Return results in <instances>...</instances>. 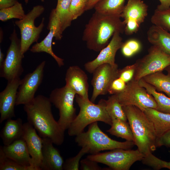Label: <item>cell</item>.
<instances>
[{"mask_svg": "<svg viewBox=\"0 0 170 170\" xmlns=\"http://www.w3.org/2000/svg\"><path fill=\"white\" fill-rule=\"evenodd\" d=\"M49 98L42 95L35 97L30 102L24 105L28 122L32 125L42 138L50 139L58 145L64 140L65 131L54 117L52 105Z\"/></svg>", "mask_w": 170, "mask_h": 170, "instance_id": "6da1fadb", "label": "cell"}, {"mask_svg": "<svg viewBox=\"0 0 170 170\" xmlns=\"http://www.w3.org/2000/svg\"><path fill=\"white\" fill-rule=\"evenodd\" d=\"M125 25L120 15H108L95 11L85 26L82 39L88 49L100 52L108 45L115 33L124 32Z\"/></svg>", "mask_w": 170, "mask_h": 170, "instance_id": "7a4b0ae2", "label": "cell"}, {"mask_svg": "<svg viewBox=\"0 0 170 170\" xmlns=\"http://www.w3.org/2000/svg\"><path fill=\"white\" fill-rule=\"evenodd\" d=\"M133 136L135 145L146 155L156 150L157 136L154 125L143 111L134 106H122Z\"/></svg>", "mask_w": 170, "mask_h": 170, "instance_id": "3957f363", "label": "cell"}, {"mask_svg": "<svg viewBox=\"0 0 170 170\" xmlns=\"http://www.w3.org/2000/svg\"><path fill=\"white\" fill-rule=\"evenodd\" d=\"M75 100L80 110L71 124L68 133L71 136H76L84 131L88 125L96 122L101 121L111 125L112 119L106 110L105 100H100L97 104L76 94Z\"/></svg>", "mask_w": 170, "mask_h": 170, "instance_id": "277c9868", "label": "cell"}, {"mask_svg": "<svg viewBox=\"0 0 170 170\" xmlns=\"http://www.w3.org/2000/svg\"><path fill=\"white\" fill-rule=\"evenodd\" d=\"M75 141L78 145L86 149L88 153L91 155L117 148L130 149L135 145L133 141L119 142L110 138L101 130L97 122L89 125L86 132L76 135Z\"/></svg>", "mask_w": 170, "mask_h": 170, "instance_id": "5b68a950", "label": "cell"}, {"mask_svg": "<svg viewBox=\"0 0 170 170\" xmlns=\"http://www.w3.org/2000/svg\"><path fill=\"white\" fill-rule=\"evenodd\" d=\"M145 155L136 150L117 148L104 153L90 155L87 157L108 166L114 170H129L135 162L141 161Z\"/></svg>", "mask_w": 170, "mask_h": 170, "instance_id": "8992f818", "label": "cell"}, {"mask_svg": "<svg viewBox=\"0 0 170 170\" xmlns=\"http://www.w3.org/2000/svg\"><path fill=\"white\" fill-rule=\"evenodd\" d=\"M76 94L72 89L65 85L54 89L49 95L50 102L59 111L58 122L65 131L68 129L77 116L76 109L73 104Z\"/></svg>", "mask_w": 170, "mask_h": 170, "instance_id": "52a82bcc", "label": "cell"}, {"mask_svg": "<svg viewBox=\"0 0 170 170\" xmlns=\"http://www.w3.org/2000/svg\"><path fill=\"white\" fill-rule=\"evenodd\" d=\"M44 7L41 5L34 6L22 19L16 20L15 23L19 28L21 35V51L22 55L29 49L31 45L37 42L44 26L45 18L43 17L39 25L37 27L34 24L35 19L44 11Z\"/></svg>", "mask_w": 170, "mask_h": 170, "instance_id": "ba28073f", "label": "cell"}, {"mask_svg": "<svg viewBox=\"0 0 170 170\" xmlns=\"http://www.w3.org/2000/svg\"><path fill=\"white\" fill-rule=\"evenodd\" d=\"M136 68L133 79L139 81L145 76L162 71L170 65V55L158 47L152 45L148 53L135 63Z\"/></svg>", "mask_w": 170, "mask_h": 170, "instance_id": "9c48e42d", "label": "cell"}, {"mask_svg": "<svg viewBox=\"0 0 170 170\" xmlns=\"http://www.w3.org/2000/svg\"><path fill=\"white\" fill-rule=\"evenodd\" d=\"M122 106H134L143 111L148 108L157 109V104L153 96L133 79L127 83L125 89L116 94Z\"/></svg>", "mask_w": 170, "mask_h": 170, "instance_id": "30bf717a", "label": "cell"}, {"mask_svg": "<svg viewBox=\"0 0 170 170\" xmlns=\"http://www.w3.org/2000/svg\"><path fill=\"white\" fill-rule=\"evenodd\" d=\"M9 39L10 45L6 57L0 66V76L8 81L20 77L24 71L22 60L24 56L21 53L20 39L18 38L14 28Z\"/></svg>", "mask_w": 170, "mask_h": 170, "instance_id": "8fae6325", "label": "cell"}, {"mask_svg": "<svg viewBox=\"0 0 170 170\" xmlns=\"http://www.w3.org/2000/svg\"><path fill=\"white\" fill-rule=\"evenodd\" d=\"M46 61L41 63L32 72L21 79L17 94L16 105H25L31 101L42 83Z\"/></svg>", "mask_w": 170, "mask_h": 170, "instance_id": "7c38bea8", "label": "cell"}, {"mask_svg": "<svg viewBox=\"0 0 170 170\" xmlns=\"http://www.w3.org/2000/svg\"><path fill=\"white\" fill-rule=\"evenodd\" d=\"M118 66L104 64L98 67L93 73L91 81L93 91L90 100L94 102L99 95L108 93L113 81L118 77Z\"/></svg>", "mask_w": 170, "mask_h": 170, "instance_id": "4fadbf2b", "label": "cell"}, {"mask_svg": "<svg viewBox=\"0 0 170 170\" xmlns=\"http://www.w3.org/2000/svg\"><path fill=\"white\" fill-rule=\"evenodd\" d=\"M120 34L118 32L115 33L108 45L100 51L98 56L85 64L84 68L87 71L93 73L98 67L104 64H108L113 66L118 65L115 63L116 54L124 43Z\"/></svg>", "mask_w": 170, "mask_h": 170, "instance_id": "5bb4252c", "label": "cell"}, {"mask_svg": "<svg viewBox=\"0 0 170 170\" xmlns=\"http://www.w3.org/2000/svg\"><path fill=\"white\" fill-rule=\"evenodd\" d=\"M47 29L49 30L47 35L41 42L34 45L30 49V51L34 53L44 52L48 54L54 59L59 66L61 67L64 65V60L57 56L52 49L53 38L55 37L57 40H60L55 8L52 9L50 13Z\"/></svg>", "mask_w": 170, "mask_h": 170, "instance_id": "9a60e30c", "label": "cell"}, {"mask_svg": "<svg viewBox=\"0 0 170 170\" xmlns=\"http://www.w3.org/2000/svg\"><path fill=\"white\" fill-rule=\"evenodd\" d=\"M21 79L18 77L8 81L5 88L0 93V123L15 117L14 107Z\"/></svg>", "mask_w": 170, "mask_h": 170, "instance_id": "2e32d148", "label": "cell"}, {"mask_svg": "<svg viewBox=\"0 0 170 170\" xmlns=\"http://www.w3.org/2000/svg\"><path fill=\"white\" fill-rule=\"evenodd\" d=\"M36 130L28 122L23 123L22 138L25 140L32 158L34 170H41L42 160V138L37 133Z\"/></svg>", "mask_w": 170, "mask_h": 170, "instance_id": "e0dca14e", "label": "cell"}, {"mask_svg": "<svg viewBox=\"0 0 170 170\" xmlns=\"http://www.w3.org/2000/svg\"><path fill=\"white\" fill-rule=\"evenodd\" d=\"M65 85L84 99H89L88 77L85 72L77 65L70 66L65 76Z\"/></svg>", "mask_w": 170, "mask_h": 170, "instance_id": "ac0fdd59", "label": "cell"}, {"mask_svg": "<svg viewBox=\"0 0 170 170\" xmlns=\"http://www.w3.org/2000/svg\"><path fill=\"white\" fill-rule=\"evenodd\" d=\"M1 147L7 157L20 165L29 167L30 170H34L32 158L22 137L8 145Z\"/></svg>", "mask_w": 170, "mask_h": 170, "instance_id": "d6986e66", "label": "cell"}, {"mask_svg": "<svg viewBox=\"0 0 170 170\" xmlns=\"http://www.w3.org/2000/svg\"><path fill=\"white\" fill-rule=\"evenodd\" d=\"M42 160L41 170H62L64 161L59 150L53 145L52 140L42 138Z\"/></svg>", "mask_w": 170, "mask_h": 170, "instance_id": "ffe728a7", "label": "cell"}, {"mask_svg": "<svg viewBox=\"0 0 170 170\" xmlns=\"http://www.w3.org/2000/svg\"><path fill=\"white\" fill-rule=\"evenodd\" d=\"M148 5L142 0H128L120 15L125 23L131 21L140 26L148 15Z\"/></svg>", "mask_w": 170, "mask_h": 170, "instance_id": "44dd1931", "label": "cell"}, {"mask_svg": "<svg viewBox=\"0 0 170 170\" xmlns=\"http://www.w3.org/2000/svg\"><path fill=\"white\" fill-rule=\"evenodd\" d=\"M23 132V123L21 119L7 120L0 134L4 145H8L22 138Z\"/></svg>", "mask_w": 170, "mask_h": 170, "instance_id": "7402d4cb", "label": "cell"}, {"mask_svg": "<svg viewBox=\"0 0 170 170\" xmlns=\"http://www.w3.org/2000/svg\"><path fill=\"white\" fill-rule=\"evenodd\" d=\"M147 38L152 45L170 55V33L168 31L153 25L147 32Z\"/></svg>", "mask_w": 170, "mask_h": 170, "instance_id": "603a6c76", "label": "cell"}, {"mask_svg": "<svg viewBox=\"0 0 170 170\" xmlns=\"http://www.w3.org/2000/svg\"><path fill=\"white\" fill-rule=\"evenodd\" d=\"M143 111L152 122L157 138L170 129V114L151 108H146Z\"/></svg>", "mask_w": 170, "mask_h": 170, "instance_id": "cb8c5ba5", "label": "cell"}, {"mask_svg": "<svg viewBox=\"0 0 170 170\" xmlns=\"http://www.w3.org/2000/svg\"><path fill=\"white\" fill-rule=\"evenodd\" d=\"M143 79L158 92L165 93L170 98V75L158 71L146 75Z\"/></svg>", "mask_w": 170, "mask_h": 170, "instance_id": "d4e9b609", "label": "cell"}, {"mask_svg": "<svg viewBox=\"0 0 170 170\" xmlns=\"http://www.w3.org/2000/svg\"><path fill=\"white\" fill-rule=\"evenodd\" d=\"M138 81L140 85L153 97L157 104L156 110L163 113L170 114V98L157 91L152 86L143 79Z\"/></svg>", "mask_w": 170, "mask_h": 170, "instance_id": "484cf974", "label": "cell"}, {"mask_svg": "<svg viewBox=\"0 0 170 170\" xmlns=\"http://www.w3.org/2000/svg\"><path fill=\"white\" fill-rule=\"evenodd\" d=\"M71 0H62L59 6L55 8L58 22L59 34L62 37L64 30L70 26L72 20L69 11Z\"/></svg>", "mask_w": 170, "mask_h": 170, "instance_id": "4316f807", "label": "cell"}, {"mask_svg": "<svg viewBox=\"0 0 170 170\" xmlns=\"http://www.w3.org/2000/svg\"><path fill=\"white\" fill-rule=\"evenodd\" d=\"M125 0H102L94 7L96 11L108 15H120Z\"/></svg>", "mask_w": 170, "mask_h": 170, "instance_id": "83f0119b", "label": "cell"}, {"mask_svg": "<svg viewBox=\"0 0 170 170\" xmlns=\"http://www.w3.org/2000/svg\"><path fill=\"white\" fill-rule=\"evenodd\" d=\"M110 126V128L107 130L110 134L124 139L126 141L133 142V136L128 122L113 119Z\"/></svg>", "mask_w": 170, "mask_h": 170, "instance_id": "f1b7e54d", "label": "cell"}, {"mask_svg": "<svg viewBox=\"0 0 170 170\" xmlns=\"http://www.w3.org/2000/svg\"><path fill=\"white\" fill-rule=\"evenodd\" d=\"M106 110L111 119H117L127 122V118L122 106L116 94H112L105 100Z\"/></svg>", "mask_w": 170, "mask_h": 170, "instance_id": "f546056e", "label": "cell"}, {"mask_svg": "<svg viewBox=\"0 0 170 170\" xmlns=\"http://www.w3.org/2000/svg\"><path fill=\"white\" fill-rule=\"evenodd\" d=\"M153 25L170 32V7L163 10L156 9L151 18Z\"/></svg>", "mask_w": 170, "mask_h": 170, "instance_id": "4dcf8cb0", "label": "cell"}, {"mask_svg": "<svg viewBox=\"0 0 170 170\" xmlns=\"http://www.w3.org/2000/svg\"><path fill=\"white\" fill-rule=\"evenodd\" d=\"M25 15L22 4L18 2L12 7L0 10V20L3 22L13 18L20 20Z\"/></svg>", "mask_w": 170, "mask_h": 170, "instance_id": "1f68e13d", "label": "cell"}, {"mask_svg": "<svg viewBox=\"0 0 170 170\" xmlns=\"http://www.w3.org/2000/svg\"><path fill=\"white\" fill-rule=\"evenodd\" d=\"M141 161L143 164L151 167L155 170H159L164 168L170 170V162L161 160L154 155L152 153L145 155Z\"/></svg>", "mask_w": 170, "mask_h": 170, "instance_id": "d6a6232c", "label": "cell"}, {"mask_svg": "<svg viewBox=\"0 0 170 170\" xmlns=\"http://www.w3.org/2000/svg\"><path fill=\"white\" fill-rule=\"evenodd\" d=\"M0 170H30L27 167L19 164L12 160L7 157L0 147Z\"/></svg>", "mask_w": 170, "mask_h": 170, "instance_id": "836d02e7", "label": "cell"}, {"mask_svg": "<svg viewBox=\"0 0 170 170\" xmlns=\"http://www.w3.org/2000/svg\"><path fill=\"white\" fill-rule=\"evenodd\" d=\"M88 153L87 150L82 148L75 156L67 159L64 162L63 169L65 170H78L80 168V160L85 154Z\"/></svg>", "mask_w": 170, "mask_h": 170, "instance_id": "e575fe53", "label": "cell"}, {"mask_svg": "<svg viewBox=\"0 0 170 170\" xmlns=\"http://www.w3.org/2000/svg\"><path fill=\"white\" fill-rule=\"evenodd\" d=\"M141 48V44L139 41L131 39L123 43L121 48L122 53L125 56L130 57L138 52Z\"/></svg>", "mask_w": 170, "mask_h": 170, "instance_id": "d590c367", "label": "cell"}, {"mask_svg": "<svg viewBox=\"0 0 170 170\" xmlns=\"http://www.w3.org/2000/svg\"><path fill=\"white\" fill-rule=\"evenodd\" d=\"M87 2L85 0H71L69 11L72 20L77 18L86 11Z\"/></svg>", "mask_w": 170, "mask_h": 170, "instance_id": "8d00e7d4", "label": "cell"}, {"mask_svg": "<svg viewBox=\"0 0 170 170\" xmlns=\"http://www.w3.org/2000/svg\"><path fill=\"white\" fill-rule=\"evenodd\" d=\"M136 68L135 63L127 65L122 69H119L118 77L120 78L126 83L131 80L133 78Z\"/></svg>", "mask_w": 170, "mask_h": 170, "instance_id": "74e56055", "label": "cell"}, {"mask_svg": "<svg viewBox=\"0 0 170 170\" xmlns=\"http://www.w3.org/2000/svg\"><path fill=\"white\" fill-rule=\"evenodd\" d=\"M127 83L119 77L115 79L111 83L108 93L112 95L119 94L125 88Z\"/></svg>", "mask_w": 170, "mask_h": 170, "instance_id": "f35d334b", "label": "cell"}, {"mask_svg": "<svg viewBox=\"0 0 170 170\" xmlns=\"http://www.w3.org/2000/svg\"><path fill=\"white\" fill-rule=\"evenodd\" d=\"M97 162L87 157L80 161V168L82 170H103L106 168L100 167Z\"/></svg>", "mask_w": 170, "mask_h": 170, "instance_id": "ab89813d", "label": "cell"}, {"mask_svg": "<svg viewBox=\"0 0 170 170\" xmlns=\"http://www.w3.org/2000/svg\"><path fill=\"white\" fill-rule=\"evenodd\" d=\"M156 146V148L164 146L170 148V129L157 139Z\"/></svg>", "mask_w": 170, "mask_h": 170, "instance_id": "60d3db41", "label": "cell"}, {"mask_svg": "<svg viewBox=\"0 0 170 170\" xmlns=\"http://www.w3.org/2000/svg\"><path fill=\"white\" fill-rule=\"evenodd\" d=\"M139 26L140 25L135 21H128L126 23L124 32L126 35H132L138 31Z\"/></svg>", "mask_w": 170, "mask_h": 170, "instance_id": "b9f144b4", "label": "cell"}, {"mask_svg": "<svg viewBox=\"0 0 170 170\" xmlns=\"http://www.w3.org/2000/svg\"><path fill=\"white\" fill-rule=\"evenodd\" d=\"M18 2V0H0V9L12 7Z\"/></svg>", "mask_w": 170, "mask_h": 170, "instance_id": "7bdbcfd3", "label": "cell"}, {"mask_svg": "<svg viewBox=\"0 0 170 170\" xmlns=\"http://www.w3.org/2000/svg\"><path fill=\"white\" fill-rule=\"evenodd\" d=\"M160 4L158 5L156 9L163 10L170 7V0H159Z\"/></svg>", "mask_w": 170, "mask_h": 170, "instance_id": "ee69618b", "label": "cell"}, {"mask_svg": "<svg viewBox=\"0 0 170 170\" xmlns=\"http://www.w3.org/2000/svg\"><path fill=\"white\" fill-rule=\"evenodd\" d=\"M102 0H89L86 8V11L90 10L94 8L95 5Z\"/></svg>", "mask_w": 170, "mask_h": 170, "instance_id": "f6af8a7d", "label": "cell"}, {"mask_svg": "<svg viewBox=\"0 0 170 170\" xmlns=\"http://www.w3.org/2000/svg\"><path fill=\"white\" fill-rule=\"evenodd\" d=\"M4 55L2 51L1 48H0V66L3 63L4 59Z\"/></svg>", "mask_w": 170, "mask_h": 170, "instance_id": "bcb514c9", "label": "cell"}, {"mask_svg": "<svg viewBox=\"0 0 170 170\" xmlns=\"http://www.w3.org/2000/svg\"><path fill=\"white\" fill-rule=\"evenodd\" d=\"M165 70L167 71V74L170 75V65L167 67Z\"/></svg>", "mask_w": 170, "mask_h": 170, "instance_id": "7dc6e473", "label": "cell"}, {"mask_svg": "<svg viewBox=\"0 0 170 170\" xmlns=\"http://www.w3.org/2000/svg\"><path fill=\"white\" fill-rule=\"evenodd\" d=\"M62 1V0H57V3L56 7H58L59 6Z\"/></svg>", "mask_w": 170, "mask_h": 170, "instance_id": "c3c4849f", "label": "cell"}, {"mask_svg": "<svg viewBox=\"0 0 170 170\" xmlns=\"http://www.w3.org/2000/svg\"><path fill=\"white\" fill-rule=\"evenodd\" d=\"M29 0H25V1L26 4H27Z\"/></svg>", "mask_w": 170, "mask_h": 170, "instance_id": "681fc988", "label": "cell"}, {"mask_svg": "<svg viewBox=\"0 0 170 170\" xmlns=\"http://www.w3.org/2000/svg\"><path fill=\"white\" fill-rule=\"evenodd\" d=\"M85 0L87 2V3L89 1V0Z\"/></svg>", "mask_w": 170, "mask_h": 170, "instance_id": "f907efd6", "label": "cell"}]
</instances>
